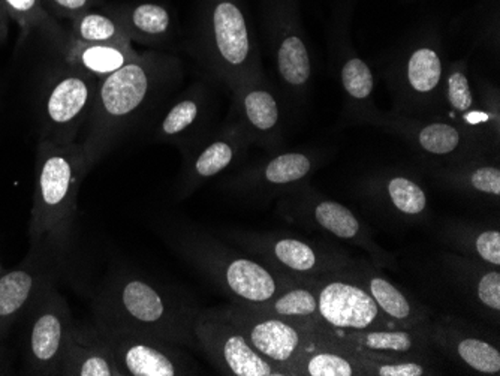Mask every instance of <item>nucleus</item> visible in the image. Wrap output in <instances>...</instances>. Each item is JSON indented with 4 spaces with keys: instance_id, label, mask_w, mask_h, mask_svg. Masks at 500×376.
Here are the masks:
<instances>
[{
    "instance_id": "obj_10",
    "label": "nucleus",
    "mask_w": 500,
    "mask_h": 376,
    "mask_svg": "<svg viewBox=\"0 0 500 376\" xmlns=\"http://www.w3.org/2000/svg\"><path fill=\"white\" fill-rule=\"evenodd\" d=\"M318 326L333 330L400 328L378 307L372 295L347 269L316 279Z\"/></svg>"
},
{
    "instance_id": "obj_32",
    "label": "nucleus",
    "mask_w": 500,
    "mask_h": 376,
    "mask_svg": "<svg viewBox=\"0 0 500 376\" xmlns=\"http://www.w3.org/2000/svg\"><path fill=\"white\" fill-rule=\"evenodd\" d=\"M277 70L286 86L302 91L309 83L312 63L309 50L298 35H285L277 47Z\"/></svg>"
},
{
    "instance_id": "obj_39",
    "label": "nucleus",
    "mask_w": 500,
    "mask_h": 376,
    "mask_svg": "<svg viewBox=\"0 0 500 376\" xmlns=\"http://www.w3.org/2000/svg\"><path fill=\"white\" fill-rule=\"evenodd\" d=\"M6 2L17 11H29V9L34 8L37 0H6Z\"/></svg>"
},
{
    "instance_id": "obj_13",
    "label": "nucleus",
    "mask_w": 500,
    "mask_h": 376,
    "mask_svg": "<svg viewBox=\"0 0 500 376\" xmlns=\"http://www.w3.org/2000/svg\"><path fill=\"white\" fill-rule=\"evenodd\" d=\"M210 54L213 67L228 83L240 87L255 79L257 62L248 25L240 8L232 2H220L215 8Z\"/></svg>"
},
{
    "instance_id": "obj_15",
    "label": "nucleus",
    "mask_w": 500,
    "mask_h": 376,
    "mask_svg": "<svg viewBox=\"0 0 500 376\" xmlns=\"http://www.w3.org/2000/svg\"><path fill=\"white\" fill-rule=\"evenodd\" d=\"M361 199L389 222L424 225L431 220V203L421 183L406 174H388L364 183Z\"/></svg>"
},
{
    "instance_id": "obj_20",
    "label": "nucleus",
    "mask_w": 500,
    "mask_h": 376,
    "mask_svg": "<svg viewBox=\"0 0 500 376\" xmlns=\"http://www.w3.org/2000/svg\"><path fill=\"white\" fill-rule=\"evenodd\" d=\"M95 84L90 75L84 72H72L63 75L51 87L47 96V119L59 129L60 140L68 141L74 131L86 119L95 101Z\"/></svg>"
},
{
    "instance_id": "obj_34",
    "label": "nucleus",
    "mask_w": 500,
    "mask_h": 376,
    "mask_svg": "<svg viewBox=\"0 0 500 376\" xmlns=\"http://www.w3.org/2000/svg\"><path fill=\"white\" fill-rule=\"evenodd\" d=\"M203 117V103L198 95H190L177 101L168 110L159 124V135L162 138H180L189 134Z\"/></svg>"
},
{
    "instance_id": "obj_6",
    "label": "nucleus",
    "mask_w": 500,
    "mask_h": 376,
    "mask_svg": "<svg viewBox=\"0 0 500 376\" xmlns=\"http://www.w3.org/2000/svg\"><path fill=\"white\" fill-rule=\"evenodd\" d=\"M277 213L293 225L323 232L330 239L363 249L380 269L396 264L393 253L380 248L372 230L349 207L324 197L307 183L293 188L277 199Z\"/></svg>"
},
{
    "instance_id": "obj_40",
    "label": "nucleus",
    "mask_w": 500,
    "mask_h": 376,
    "mask_svg": "<svg viewBox=\"0 0 500 376\" xmlns=\"http://www.w3.org/2000/svg\"><path fill=\"white\" fill-rule=\"evenodd\" d=\"M5 270L4 267H2V264H0V274H4Z\"/></svg>"
},
{
    "instance_id": "obj_38",
    "label": "nucleus",
    "mask_w": 500,
    "mask_h": 376,
    "mask_svg": "<svg viewBox=\"0 0 500 376\" xmlns=\"http://www.w3.org/2000/svg\"><path fill=\"white\" fill-rule=\"evenodd\" d=\"M54 2L60 5L62 8L70 9V11L84 8L87 5V0H54Z\"/></svg>"
},
{
    "instance_id": "obj_18",
    "label": "nucleus",
    "mask_w": 500,
    "mask_h": 376,
    "mask_svg": "<svg viewBox=\"0 0 500 376\" xmlns=\"http://www.w3.org/2000/svg\"><path fill=\"white\" fill-rule=\"evenodd\" d=\"M431 348L443 356L480 375H500V349L483 336L467 330L459 319H431L429 333Z\"/></svg>"
},
{
    "instance_id": "obj_8",
    "label": "nucleus",
    "mask_w": 500,
    "mask_h": 376,
    "mask_svg": "<svg viewBox=\"0 0 500 376\" xmlns=\"http://www.w3.org/2000/svg\"><path fill=\"white\" fill-rule=\"evenodd\" d=\"M194 333L199 349L222 375L285 376L281 368L261 356L220 307H199Z\"/></svg>"
},
{
    "instance_id": "obj_3",
    "label": "nucleus",
    "mask_w": 500,
    "mask_h": 376,
    "mask_svg": "<svg viewBox=\"0 0 500 376\" xmlns=\"http://www.w3.org/2000/svg\"><path fill=\"white\" fill-rule=\"evenodd\" d=\"M83 147H47L39 156L30 215V248L67 261L79 210L80 185L87 171Z\"/></svg>"
},
{
    "instance_id": "obj_11",
    "label": "nucleus",
    "mask_w": 500,
    "mask_h": 376,
    "mask_svg": "<svg viewBox=\"0 0 500 376\" xmlns=\"http://www.w3.org/2000/svg\"><path fill=\"white\" fill-rule=\"evenodd\" d=\"M100 330L108 347L112 348V356L123 376H189L199 373L198 364L180 349V345L143 333Z\"/></svg>"
},
{
    "instance_id": "obj_1",
    "label": "nucleus",
    "mask_w": 500,
    "mask_h": 376,
    "mask_svg": "<svg viewBox=\"0 0 500 376\" xmlns=\"http://www.w3.org/2000/svg\"><path fill=\"white\" fill-rule=\"evenodd\" d=\"M198 310L178 291L131 270L105 277L93 298V319L102 330L156 336L187 348H198L194 333Z\"/></svg>"
},
{
    "instance_id": "obj_31",
    "label": "nucleus",
    "mask_w": 500,
    "mask_h": 376,
    "mask_svg": "<svg viewBox=\"0 0 500 376\" xmlns=\"http://www.w3.org/2000/svg\"><path fill=\"white\" fill-rule=\"evenodd\" d=\"M445 96L452 114H459L463 124L471 129L483 128L485 124L497 126V117L483 110H475V98L471 91L463 68H454L445 81Z\"/></svg>"
},
{
    "instance_id": "obj_14",
    "label": "nucleus",
    "mask_w": 500,
    "mask_h": 376,
    "mask_svg": "<svg viewBox=\"0 0 500 376\" xmlns=\"http://www.w3.org/2000/svg\"><path fill=\"white\" fill-rule=\"evenodd\" d=\"M439 267L467 306L488 323L499 326L500 272L497 267L454 252L439 255Z\"/></svg>"
},
{
    "instance_id": "obj_2",
    "label": "nucleus",
    "mask_w": 500,
    "mask_h": 376,
    "mask_svg": "<svg viewBox=\"0 0 500 376\" xmlns=\"http://www.w3.org/2000/svg\"><path fill=\"white\" fill-rule=\"evenodd\" d=\"M159 231L178 257L198 270L216 290L236 305L253 306L269 302L298 282L192 225L168 223Z\"/></svg>"
},
{
    "instance_id": "obj_25",
    "label": "nucleus",
    "mask_w": 500,
    "mask_h": 376,
    "mask_svg": "<svg viewBox=\"0 0 500 376\" xmlns=\"http://www.w3.org/2000/svg\"><path fill=\"white\" fill-rule=\"evenodd\" d=\"M316 339V345L293 364L290 376H364L360 352L318 336Z\"/></svg>"
},
{
    "instance_id": "obj_35",
    "label": "nucleus",
    "mask_w": 500,
    "mask_h": 376,
    "mask_svg": "<svg viewBox=\"0 0 500 376\" xmlns=\"http://www.w3.org/2000/svg\"><path fill=\"white\" fill-rule=\"evenodd\" d=\"M342 87L346 95L356 102H366L373 93V74L367 63L360 58H347L340 70Z\"/></svg>"
},
{
    "instance_id": "obj_7",
    "label": "nucleus",
    "mask_w": 500,
    "mask_h": 376,
    "mask_svg": "<svg viewBox=\"0 0 500 376\" xmlns=\"http://www.w3.org/2000/svg\"><path fill=\"white\" fill-rule=\"evenodd\" d=\"M21 319H25L21 352L26 373L60 375L65 349L75 326L65 295L58 286H48Z\"/></svg>"
},
{
    "instance_id": "obj_29",
    "label": "nucleus",
    "mask_w": 500,
    "mask_h": 376,
    "mask_svg": "<svg viewBox=\"0 0 500 376\" xmlns=\"http://www.w3.org/2000/svg\"><path fill=\"white\" fill-rule=\"evenodd\" d=\"M443 67L438 51L431 47H420L410 53L406 62V89L417 100H429L442 84Z\"/></svg>"
},
{
    "instance_id": "obj_9",
    "label": "nucleus",
    "mask_w": 500,
    "mask_h": 376,
    "mask_svg": "<svg viewBox=\"0 0 500 376\" xmlns=\"http://www.w3.org/2000/svg\"><path fill=\"white\" fill-rule=\"evenodd\" d=\"M236 324L261 356L270 360L290 376L291 368L300 357L316 345V336L307 326L273 315L261 314L243 305L229 303L220 307Z\"/></svg>"
},
{
    "instance_id": "obj_23",
    "label": "nucleus",
    "mask_w": 500,
    "mask_h": 376,
    "mask_svg": "<svg viewBox=\"0 0 500 376\" xmlns=\"http://www.w3.org/2000/svg\"><path fill=\"white\" fill-rule=\"evenodd\" d=\"M438 236L454 253L500 269V230L480 222L447 220Z\"/></svg>"
},
{
    "instance_id": "obj_22",
    "label": "nucleus",
    "mask_w": 500,
    "mask_h": 376,
    "mask_svg": "<svg viewBox=\"0 0 500 376\" xmlns=\"http://www.w3.org/2000/svg\"><path fill=\"white\" fill-rule=\"evenodd\" d=\"M63 376H123L100 328L75 323L63 356Z\"/></svg>"
},
{
    "instance_id": "obj_37",
    "label": "nucleus",
    "mask_w": 500,
    "mask_h": 376,
    "mask_svg": "<svg viewBox=\"0 0 500 376\" xmlns=\"http://www.w3.org/2000/svg\"><path fill=\"white\" fill-rule=\"evenodd\" d=\"M133 29L145 37H162L170 29V14L159 5L144 4L133 9L131 16Z\"/></svg>"
},
{
    "instance_id": "obj_33",
    "label": "nucleus",
    "mask_w": 500,
    "mask_h": 376,
    "mask_svg": "<svg viewBox=\"0 0 500 376\" xmlns=\"http://www.w3.org/2000/svg\"><path fill=\"white\" fill-rule=\"evenodd\" d=\"M360 352V351H356ZM363 357L364 376H431L439 375L433 356H372Z\"/></svg>"
},
{
    "instance_id": "obj_24",
    "label": "nucleus",
    "mask_w": 500,
    "mask_h": 376,
    "mask_svg": "<svg viewBox=\"0 0 500 376\" xmlns=\"http://www.w3.org/2000/svg\"><path fill=\"white\" fill-rule=\"evenodd\" d=\"M439 180L473 203L499 209L500 168L496 164L459 162L452 168L442 171Z\"/></svg>"
},
{
    "instance_id": "obj_30",
    "label": "nucleus",
    "mask_w": 500,
    "mask_h": 376,
    "mask_svg": "<svg viewBox=\"0 0 500 376\" xmlns=\"http://www.w3.org/2000/svg\"><path fill=\"white\" fill-rule=\"evenodd\" d=\"M126 44H84L80 42L70 54V60L87 75L108 77L133 60Z\"/></svg>"
},
{
    "instance_id": "obj_17",
    "label": "nucleus",
    "mask_w": 500,
    "mask_h": 376,
    "mask_svg": "<svg viewBox=\"0 0 500 376\" xmlns=\"http://www.w3.org/2000/svg\"><path fill=\"white\" fill-rule=\"evenodd\" d=\"M314 170V156L303 152H290L277 155L257 168L244 171L228 187L240 199L270 201L281 199L288 190L306 183Z\"/></svg>"
},
{
    "instance_id": "obj_16",
    "label": "nucleus",
    "mask_w": 500,
    "mask_h": 376,
    "mask_svg": "<svg viewBox=\"0 0 500 376\" xmlns=\"http://www.w3.org/2000/svg\"><path fill=\"white\" fill-rule=\"evenodd\" d=\"M431 324L373 330H333L314 324L309 328L321 339L372 356H431Z\"/></svg>"
},
{
    "instance_id": "obj_12",
    "label": "nucleus",
    "mask_w": 500,
    "mask_h": 376,
    "mask_svg": "<svg viewBox=\"0 0 500 376\" xmlns=\"http://www.w3.org/2000/svg\"><path fill=\"white\" fill-rule=\"evenodd\" d=\"M63 267L65 261L41 249L30 248L29 255L18 267L0 274V352L13 326L23 318L42 291L58 284Z\"/></svg>"
},
{
    "instance_id": "obj_28",
    "label": "nucleus",
    "mask_w": 500,
    "mask_h": 376,
    "mask_svg": "<svg viewBox=\"0 0 500 376\" xmlns=\"http://www.w3.org/2000/svg\"><path fill=\"white\" fill-rule=\"evenodd\" d=\"M239 98L241 114L250 131L248 137L255 135L261 140L276 137L281 113L273 93L249 81L241 84V89L239 87Z\"/></svg>"
},
{
    "instance_id": "obj_27",
    "label": "nucleus",
    "mask_w": 500,
    "mask_h": 376,
    "mask_svg": "<svg viewBox=\"0 0 500 376\" xmlns=\"http://www.w3.org/2000/svg\"><path fill=\"white\" fill-rule=\"evenodd\" d=\"M412 134L418 147L427 156L451 159L459 164L467 161V157L473 150L471 135L464 133L457 124L448 122L418 124Z\"/></svg>"
},
{
    "instance_id": "obj_4",
    "label": "nucleus",
    "mask_w": 500,
    "mask_h": 376,
    "mask_svg": "<svg viewBox=\"0 0 500 376\" xmlns=\"http://www.w3.org/2000/svg\"><path fill=\"white\" fill-rule=\"evenodd\" d=\"M168 74L170 70L164 63L135 58L105 77L96 91L91 131L83 147L89 168L121 137L133 119L144 112Z\"/></svg>"
},
{
    "instance_id": "obj_36",
    "label": "nucleus",
    "mask_w": 500,
    "mask_h": 376,
    "mask_svg": "<svg viewBox=\"0 0 500 376\" xmlns=\"http://www.w3.org/2000/svg\"><path fill=\"white\" fill-rule=\"evenodd\" d=\"M80 42L84 44H124L119 26L102 14H87L77 25Z\"/></svg>"
},
{
    "instance_id": "obj_19",
    "label": "nucleus",
    "mask_w": 500,
    "mask_h": 376,
    "mask_svg": "<svg viewBox=\"0 0 500 376\" xmlns=\"http://www.w3.org/2000/svg\"><path fill=\"white\" fill-rule=\"evenodd\" d=\"M347 272L363 284L372 295L380 312L396 327L427 326L431 323V310L410 293L401 290L388 276H385L379 265L368 261L356 260Z\"/></svg>"
},
{
    "instance_id": "obj_26",
    "label": "nucleus",
    "mask_w": 500,
    "mask_h": 376,
    "mask_svg": "<svg viewBox=\"0 0 500 376\" xmlns=\"http://www.w3.org/2000/svg\"><path fill=\"white\" fill-rule=\"evenodd\" d=\"M244 306V305H243ZM261 314L273 315L279 318L290 319L303 326L318 324V297L316 279L298 281L290 288L281 291L269 302L248 306Z\"/></svg>"
},
{
    "instance_id": "obj_5",
    "label": "nucleus",
    "mask_w": 500,
    "mask_h": 376,
    "mask_svg": "<svg viewBox=\"0 0 500 376\" xmlns=\"http://www.w3.org/2000/svg\"><path fill=\"white\" fill-rule=\"evenodd\" d=\"M225 237L243 251L295 281L318 279L351 267L356 260L342 246L327 239H306L288 232L232 230Z\"/></svg>"
},
{
    "instance_id": "obj_21",
    "label": "nucleus",
    "mask_w": 500,
    "mask_h": 376,
    "mask_svg": "<svg viewBox=\"0 0 500 376\" xmlns=\"http://www.w3.org/2000/svg\"><path fill=\"white\" fill-rule=\"evenodd\" d=\"M248 135L239 128H229L222 137L215 138L190 157L178 182L177 199L194 194L210 178L227 171L240 157Z\"/></svg>"
}]
</instances>
